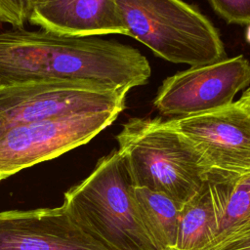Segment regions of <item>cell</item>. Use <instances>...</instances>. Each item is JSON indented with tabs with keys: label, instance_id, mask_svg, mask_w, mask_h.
I'll list each match as a JSON object with an SVG mask.
<instances>
[{
	"label": "cell",
	"instance_id": "5",
	"mask_svg": "<svg viewBox=\"0 0 250 250\" xmlns=\"http://www.w3.org/2000/svg\"><path fill=\"white\" fill-rule=\"evenodd\" d=\"M128 91L87 82L41 80L0 86V136L52 117L125 108Z\"/></svg>",
	"mask_w": 250,
	"mask_h": 250
},
{
	"label": "cell",
	"instance_id": "9",
	"mask_svg": "<svg viewBox=\"0 0 250 250\" xmlns=\"http://www.w3.org/2000/svg\"><path fill=\"white\" fill-rule=\"evenodd\" d=\"M0 250H109L62 205L0 211Z\"/></svg>",
	"mask_w": 250,
	"mask_h": 250
},
{
	"label": "cell",
	"instance_id": "4",
	"mask_svg": "<svg viewBox=\"0 0 250 250\" xmlns=\"http://www.w3.org/2000/svg\"><path fill=\"white\" fill-rule=\"evenodd\" d=\"M128 35L156 56L197 66L225 59L223 41L213 23L182 0H115Z\"/></svg>",
	"mask_w": 250,
	"mask_h": 250
},
{
	"label": "cell",
	"instance_id": "7",
	"mask_svg": "<svg viewBox=\"0 0 250 250\" xmlns=\"http://www.w3.org/2000/svg\"><path fill=\"white\" fill-rule=\"evenodd\" d=\"M166 122L198 152L208 177L234 180L250 175V110L239 101Z\"/></svg>",
	"mask_w": 250,
	"mask_h": 250
},
{
	"label": "cell",
	"instance_id": "13",
	"mask_svg": "<svg viewBox=\"0 0 250 250\" xmlns=\"http://www.w3.org/2000/svg\"><path fill=\"white\" fill-rule=\"evenodd\" d=\"M250 237V175L229 180L219 230L203 250H225Z\"/></svg>",
	"mask_w": 250,
	"mask_h": 250
},
{
	"label": "cell",
	"instance_id": "8",
	"mask_svg": "<svg viewBox=\"0 0 250 250\" xmlns=\"http://www.w3.org/2000/svg\"><path fill=\"white\" fill-rule=\"evenodd\" d=\"M250 83V62L243 56L191 66L167 77L153 104L172 118L201 114L226 107Z\"/></svg>",
	"mask_w": 250,
	"mask_h": 250
},
{
	"label": "cell",
	"instance_id": "3",
	"mask_svg": "<svg viewBox=\"0 0 250 250\" xmlns=\"http://www.w3.org/2000/svg\"><path fill=\"white\" fill-rule=\"evenodd\" d=\"M133 188L123 155L112 150L64 192L62 206L109 250H157L141 220Z\"/></svg>",
	"mask_w": 250,
	"mask_h": 250
},
{
	"label": "cell",
	"instance_id": "11",
	"mask_svg": "<svg viewBox=\"0 0 250 250\" xmlns=\"http://www.w3.org/2000/svg\"><path fill=\"white\" fill-rule=\"evenodd\" d=\"M228 181L208 177L201 189L182 208L175 247L203 250L215 238L222 218Z\"/></svg>",
	"mask_w": 250,
	"mask_h": 250
},
{
	"label": "cell",
	"instance_id": "1",
	"mask_svg": "<svg viewBox=\"0 0 250 250\" xmlns=\"http://www.w3.org/2000/svg\"><path fill=\"white\" fill-rule=\"evenodd\" d=\"M151 75L137 49L96 36L23 27L0 32V86L28 81H87L130 91Z\"/></svg>",
	"mask_w": 250,
	"mask_h": 250
},
{
	"label": "cell",
	"instance_id": "15",
	"mask_svg": "<svg viewBox=\"0 0 250 250\" xmlns=\"http://www.w3.org/2000/svg\"><path fill=\"white\" fill-rule=\"evenodd\" d=\"M208 2L226 22L250 24V0H208Z\"/></svg>",
	"mask_w": 250,
	"mask_h": 250
},
{
	"label": "cell",
	"instance_id": "10",
	"mask_svg": "<svg viewBox=\"0 0 250 250\" xmlns=\"http://www.w3.org/2000/svg\"><path fill=\"white\" fill-rule=\"evenodd\" d=\"M28 22L66 36L128 35L115 0H43Z\"/></svg>",
	"mask_w": 250,
	"mask_h": 250
},
{
	"label": "cell",
	"instance_id": "6",
	"mask_svg": "<svg viewBox=\"0 0 250 250\" xmlns=\"http://www.w3.org/2000/svg\"><path fill=\"white\" fill-rule=\"evenodd\" d=\"M120 113L66 114L8 130L0 136V181L89 143Z\"/></svg>",
	"mask_w": 250,
	"mask_h": 250
},
{
	"label": "cell",
	"instance_id": "17",
	"mask_svg": "<svg viewBox=\"0 0 250 250\" xmlns=\"http://www.w3.org/2000/svg\"><path fill=\"white\" fill-rule=\"evenodd\" d=\"M239 102L250 110V88L247 89L241 96Z\"/></svg>",
	"mask_w": 250,
	"mask_h": 250
},
{
	"label": "cell",
	"instance_id": "2",
	"mask_svg": "<svg viewBox=\"0 0 250 250\" xmlns=\"http://www.w3.org/2000/svg\"><path fill=\"white\" fill-rule=\"evenodd\" d=\"M116 141L133 186L161 192L182 207L208 180L198 152L166 120L130 118Z\"/></svg>",
	"mask_w": 250,
	"mask_h": 250
},
{
	"label": "cell",
	"instance_id": "19",
	"mask_svg": "<svg viewBox=\"0 0 250 250\" xmlns=\"http://www.w3.org/2000/svg\"><path fill=\"white\" fill-rule=\"evenodd\" d=\"M165 250H178L176 247H170V248H167Z\"/></svg>",
	"mask_w": 250,
	"mask_h": 250
},
{
	"label": "cell",
	"instance_id": "14",
	"mask_svg": "<svg viewBox=\"0 0 250 250\" xmlns=\"http://www.w3.org/2000/svg\"><path fill=\"white\" fill-rule=\"evenodd\" d=\"M43 0H0V22L21 28Z\"/></svg>",
	"mask_w": 250,
	"mask_h": 250
},
{
	"label": "cell",
	"instance_id": "16",
	"mask_svg": "<svg viewBox=\"0 0 250 250\" xmlns=\"http://www.w3.org/2000/svg\"><path fill=\"white\" fill-rule=\"evenodd\" d=\"M225 250H250V237L247 239L241 240Z\"/></svg>",
	"mask_w": 250,
	"mask_h": 250
},
{
	"label": "cell",
	"instance_id": "18",
	"mask_svg": "<svg viewBox=\"0 0 250 250\" xmlns=\"http://www.w3.org/2000/svg\"><path fill=\"white\" fill-rule=\"evenodd\" d=\"M246 40L250 43V24H248V28L246 30Z\"/></svg>",
	"mask_w": 250,
	"mask_h": 250
},
{
	"label": "cell",
	"instance_id": "12",
	"mask_svg": "<svg viewBox=\"0 0 250 250\" xmlns=\"http://www.w3.org/2000/svg\"><path fill=\"white\" fill-rule=\"evenodd\" d=\"M144 227L157 250L175 247L182 206L169 196L146 188H133Z\"/></svg>",
	"mask_w": 250,
	"mask_h": 250
}]
</instances>
